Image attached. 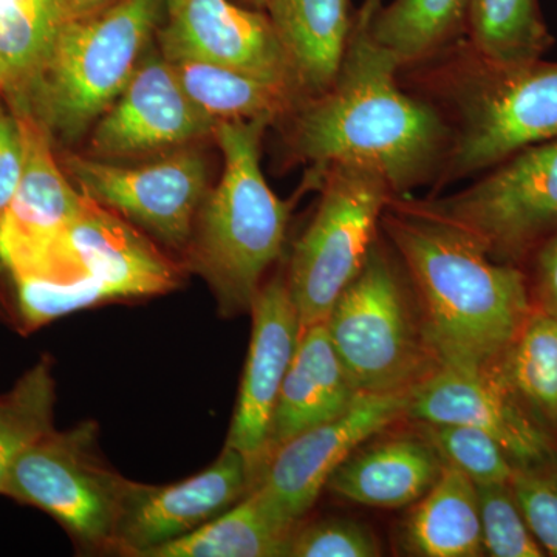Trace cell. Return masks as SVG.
Wrapping results in <instances>:
<instances>
[{
  "mask_svg": "<svg viewBox=\"0 0 557 557\" xmlns=\"http://www.w3.org/2000/svg\"><path fill=\"white\" fill-rule=\"evenodd\" d=\"M381 0L355 14L346 53L332 86L288 113L289 156L314 166L357 164L380 172L398 197L437 182L450 148V127L437 106L399 86L398 61L372 35Z\"/></svg>",
  "mask_w": 557,
  "mask_h": 557,
  "instance_id": "6da1fadb",
  "label": "cell"
},
{
  "mask_svg": "<svg viewBox=\"0 0 557 557\" xmlns=\"http://www.w3.org/2000/svg\"><path fill=\"white\" fill-rule=\"evenodd\" d=\"M381 230L416 298L440 364L485 372L534 311L522 267L496 262L471 234L409 196L388 203Z\"/></svg>",
  "mask_w": 557,
  "mask_h": 557,
  "instance_id": "7a4b0ae2",
  "label": "cell"
},
{
  "mask_svg": "<svg viewBox=\"0 0 557 557\" xmlns=\"http://www.w3.org/2000/svg\"><path fill=\"white\" fill-rule=\"evenodd\" d=\"M408 70L453 134L437 190L557 137V62L497 64L461 39Z\"/></svg>",
  "mask_w": 557,
  "mask_h": 557,
  "instance_id": "3957f363",
  "label": "cell"
},
{
  "mask_svg": "<svg viewBox=\"0 0 557 557\" xmlns=\"http://www.w3.org/2000/svg\"><path fill=\"white\" fill-rule=\"evenodd\" d=\"M271 124V119L222 121L212 135L225 161L223 175L205 197L186 249L225 317L251 310L287 236L293 203L278 199L260 166Z\"/></svg>",
  "mask_w": 557,
  "mask_h": 557,
  "instance_id": "277c9868",
  "label": "cell"
},
{
  "mask_svg": "<svg viewBox=\"0 0 557 557\" xmlns=\"http://www.w3.org/2000/svg\"><path fill=\"white\" fill-rule=\"evenodd\" d=\"M164 16L166 0H115L65 21L14 109L28 110L51 138L76 141L120 97Z\"/></svg>",
  "mask_w": 557,
  "mask_h": 557,
  "instance_id": "5b68a950",
  "label": "cell"
},
{
  "mask_svg": "<svg viewBox=\"0 0 557 557\" xmlns=\"http://www.w3.org/2000/svg\"><path fill=\"white\" fill-rule=\"evenodd\" d=\"M324 322L361 394L412 391L442 366L429 347L408 276L380 237Z\"/></svg>",
  "mask_w": 557,
  "mask_h": 557,
  "instance_id": "8992f818",
  "label": "cell"
},
{
  "mask_svg": "<svg viewBox=\"0 0 557 557\" xmlns=\"http://www.w3.org/2000/svg\"><path fill=\"white\" fill-rule=\"evenodd\" d=\"M321 177V200L296 242L288 287L302 329L324 322L341 293L358 276L380 237L381 218L398 197L380 172L332 164Z\"/></svg>",
  "mask_w": 557,
  "mask_h": 557,
  "instance_id": "52a82bcc",
  "label": "cell"
},
{
  "mask_svg": "<svg viewBox=\"0 0 557 557\" xmlns=\"http://www.w3.org/2000/svg\"><path fill=\"white\" fill-rule=\"evenodd\" d=\"M131 485L102 460L97 424L83 423L40 437L11 467L0 494L49 512L84 545L113 549Z\"/></svg>",
  "mask_w": 557,
  "mask_h": 557,
  "instance_id": "ba28073f",
  "label": "cell"
},
{
  "mask_svg": "<svg viewBox=\"0 0 557 557\" xmlns=\"http://www.w3.org/2000/svg\"><path fill=\"white\" fill-rule=\"evenodd\" d=\"M417 201L471 234L491 259L522 267L557 231V137L520 150L468 188Z\"/></svg>",
  "mask_w": 557,
  "mask_h": 557,
  "instance_id": "9c48e42d",
  "label": "cell"
},
{
  "mask_svg": "<svg viewBox=\"0 0 557 557\" xmlns=\"http://www.w3.org/2000/svg\"><path fill=\"white\" fill-rule=\"evenodd\" d=\"M64 170L87 199L148 231L168 247L188 248L209 193L207 160L193 145L138 166L67 156Z\"/></svg>",
  "mask_w": 557,
  "mask_h": 557,
  "instance_id": "30bf717a",
  "label": "cell"
},
{
  "mask_svg": "<svg viewBox=\"0 0 557 557\" xmlns=\"http://www.w3.org/2000/svg\"><path fill=\"white\" fill-rule=\"evenodd\" d=\"M409 392L359 395L343 416L307 429L278 446L267 458L252 490L282 519L300 523L333 472L362 443L408 417Z\"/></svg>",
  "mask_w": 557,
  "mask_h": 557,
  "instance_id": "8fae6325",
  "label": "cell"
},
{
  "mask_svg": "<svg viewBox=\"0 0 557 557\" xmlns=\"http://www.w3.org/2000/svg\"><path fill=\"white\" fill-rule=\"evenodd\" d=\"M30 277L89 278L106 299L115 300L171 292L182 273L129 220L86 197L42 269Z\"/></svg>",
  "mask_w": 557,
  "mask_h": 557,
  "instance_id": "7c38bea8",
  "label": "cell"
},
{
  "mask_svg": "<svg viewBox=\"0 0 557 557\" xmlns=\"http://www.w3.org/2000/svg\"><path fill=\"white\" fill-rule=\"evenodd\" d=\"M218 121L201 113L161 51L146 50L129 83L95 123L91 157L134 159L212 137Z\"/></svg>",
  "mask_w": 557,
  "mask_h": 557,
  "instance_id": "4fadbf2b",
  "label": "cell"
},
{
  "mask_svg": "<svg viewBox=\"0 0 557 557\" xmlns=\"http://www.w3.org/2000/svg\"><path fill=\"white\" fill-rule=\"evenodd\" d=\"M408 418L418 423L463 424L498 443L516 469L557 467V443L518 399L485 372L440 366L409 392Z\"/></svg>",
  "mask_w": 557,
  "mask_h": 557,
  "instance_id": "5bb4252c",
  "label": "cell"
},
{
  "mask_svg": "<svg viewBox=\"0 0 557 557\" xmlns=\"http://www.w3.org/2000/svg\"><path fill=\"white\" fill-rule=\"evenodd\" d=\"M156 38L166 60L226 65L287 86L298 97L287 57L263 11L242 9L230 0H166Z\"/></svg>",
  "mask_w": 557,
  "mask_h": 557,
  "instance_id": "9a60e30c",
  "label": "cell"
},
{
  "mask_svg": "<svg viewBox=\"0 0 557 557\" xmlns=\"http://www.w3.org/2000/svg\"><path fill=\"white\" fill-rule=\"evenodd\" d=\"M255 474L240 450L225 446L218 460L194 478L168 486L132 482L113 549L146 556L150 549L186 536L247 496Z\"/></svg>",
  "mask_w": 557,
  "mask_h": 557,
  "instance_id": "2e32d148",
  "label": "cell"
},
{
  "mask_svg": "<svg viewBox=\"0 0 557 557\" xmlns=\"http://www.w3.org/2000/svg\"><path fill=\"white\" fill-rule=\"evenodd\" d=\"M14 112L24 134V172L0 218V265L11 278L38 273L86 200L58 166L46 127L28 110Z\"/></svg>",
  "mask_w": 557,
  "mask_h": 557,
  "instance_id": "e0dca14e",
  "label": "cell"
},
{
  "mask_svg": "<svg viewBox=\"0 0 557 557\" xmlns=\"http://www.w3.org/2000/svg\"><path fill=\"white\" fill-rule=\"evenodd\" d=\"M249 313L251 343L226 446L248 458L256 483L278 391L298 348L302 325L287 277L276 276L263 284Z\"/></svg>",
  "mask_w": 557,
  "mask_h": 557,
  "instance_id": "ac0fdd59",
  "label": "cell"
},
{
  "mask_svg": "<svg viewBox=\"0 0 557 557\" xmlns=\"http://www.w3.org/2000/svg\"><path fill=\"white\" fill-rule=\"evenodd\" d=\"M359 395L361 392L351 383L330 339L325 322L302 329L271 417L263 463L278 446L300 432L343 416Z\"/></svg>",
  "mask_w": 557,
  "mask_h": 557,
  "instance_id": "d6986e66",
  "label": "cell"
},
{
  "mask_svg": "<svg viewBox=\"0 0 557 557\" xmlns=\"http://www.w3.org/2000/svg\"><path fill=\"white\" fill-rule=\"evenodd\" d=\"M265 11L287 57L299 102L327 91L354 27L350 0H269Z\"/></svg>",
  "mask_w": 557,
  "mask_h": 557,
  "instance_id": "ffe728a7",
  "label": "cell"
},
{
  "mask_svg": "<svg viewBox=\"0 0 557 557\" xmlns=\"http://www.w3.org/2000/svg\"><path fill=\"white\" fill-rule=\"evenodd\" d=\"M443 467L426 438L406 435L358 448L333 472L325 487L364 507L405 508L434 486Z\"/></svg>",
  "mask_w": 557,
  "mask_h": 557,
  "instance_id": "44dd1931",
  "label": "cell"
},
{
  "mask_svg": "<svg viewBox=\"0 0 557 557\" xmlns=\"http://www.w3.org/2000/svg\"><path fill=\"white\" fill-rule=\"evenodd\" d=\"M403 544L413 556H485L475 483L445 465L437 482L409 516Z\"/></svg>",
  "mask_w": 557,
  "mask_h": 557,
  "instance_id": "7402d4cb",
  "label": "cell"
},
{
  "mask_svg": "<svg viewBox=\"0 0 557 557\" xmlns=\"http://www.w3.org/2000/svg\"><path fill=\"white\" fill-rule=\"evenodd\" d=\"M299 523L282 519L256 490L193 533L146 557H282Z\"/></svg>",
  "mask_w": 557,
  "mask_h": 557,
  "instance_id": "603a6c76",
  "label": "cell"
},
{
  "mask_svg": "<svg viewBox=\"0 0 557 557\" xmlns=\"http://www.w3.org/2000/svg\"><path fill=\"white\" fill-rule=\"evenodd\" d=\"M166 61L193 104L218 123L255 119L276 123L299 102L289 87L240 70L189 58Z\"/></svg>",
  "mask_w": 557,
  "mask_h": 557,
  "instance_id": "cb8c5ba5",
  "label": "cell"
},
{
  "mask_svg": "<svg viewBox=\"0 0 557 557\" xmlns=\"http://www.w3.org/2000/svg\"><path fill=\"white\" fill-rule=\"evenodd\" d=\"M472 0H394L373 14L372 35L398 61L417 67L463 39Z\"/></svg>",
  "mask_w": 557,
  "mask_h": 557,
  "instance_id": "d4e9b609",
  "label": "cell"
},
{
  "mask_svg": "<svg viewBox=\"0 0 557 557\" xmlns=\"http://www.w3.org/2000/svg\"><path fill=\"white\" fill-rule=\"evenodd\" d=\"M487 370L542 426L557 428V318L534 310Z\"/></svg>",
  "mask_w": 557,
  "mask_h": 557,
  "instance_id": "484cf974",
  "label": "cell"
},
{
  "mask_svg": "<svg viewBox=\"0 0 557 557\" xmlns=\"http://www.w3.org/2000/svg\"><path fill=\"white\" fill-rule=\"evenodd\" d=\"M467 40L479 57L497 64L542 60L555 46L539 0H472Z\"/></svg>",
  "mask_w": 557,
  "mask_h": 557,
  "instance_id": "4316f807",
  "label": "cell"
},
{
  "mask_svg": "<svg viewBox=\"0 0 557 557\" xmlns=\"http://www.w3.org/2000/svg\"><path fill=\"white\" fill-rule=\"evenodd\" d=\"M67 20L64 0H0V72L13 100L42 67Z\"/></svg>",
  "mask_w": 557,
  "mask_h": 557,
  "instance_id": "83f0119b",
  "label": "cell"
},
{
  "mask_svg": "<svg viewBox=\"0 0 557 557\" xmlns=\"http://www.w3.org/2000/svg\"><path fill=\"white\" fill-rule=\"evenodd\" d=\"M53 406L54 381L47 359L0 395V491L17 458L53 429Z\"/></svg>",
  "mask_w": 557,
  "mask_h": 557,
  "instance_id": "f1b7e54d",
  "label": "cell"
},
{
  "mask_svg": "<svg viewBox=\"0 0 557 557\" xmlns=\"http://www.w3.org/2000/svg\"><path fill=\"white\" fill-rule=\"evenodd\" d=\"M420 428L443 463L463 472L475 485L511 482L515 465L485 432L450 423H420Z\"/></svg>",
  "mask_w": 557,
  "mask_h": 557,
  "instance_id": "f546056e",
  "label": "cell"
},
{
  "mask_svg": "<svg viewBox=\"0 0 557 557\" xmlns=\"http://www.w3.org/2000/svg\"><path fill=\"white\" fill-rule=\"evenodd\" d=\"M478 486L480 527L485 555L542 557L544 548L531 533L509 483Z\"/></svg>",
  "mask_w": 557,
  "mask_h": 557,
  "instance_id": "4dcf8cb0",
  "label": "cell"
},
{
  "mask_svg": "<svg viewBox=\"0 0 557 557\" xmlns=\"http://www.w3.org/2000/svg\"><path fill=\"white\" fill-rule=\"evenodd\" d=\"M383 555L369 528L348 519H324L296 528L289 557H376ZM287 556V557H288Z\"/></svg>",
  "mask_w": 557,
  "mask_h": 557,
  "instance_id": "1f68e13d",
  "label": "cell"
},
{
  "mask_svg": "<svg viewBox=\"0 0 557 557\" xmlns=\"http://www.w3.org/2000/svg\"><path fill=\"white\" fill-rule=\"evenodd\" d=\"M509 485L545 555L557 557V467L516 469Z\"/></svg>",
  "mask_w": 557,
  "mask_h": 557,
  "instance_id": "d6a6232c",
  "label": "cell"
},
{
  "mask_svg": "<svg viewBox=\"0 0 557 557\" xmlns=\"http://www.w3.org/2000/svg\"><path fill=\"white\" fill-rule=\"evenodd\" d=\"M25 163L24 134L16 112L0 106V218L20 188Z\"/></svg>",
  "mask_w": 557,
  "mask_h": 557,
  "instance_id": "836d02e7",
  "label": "cell"
},
{
  "mask_svg": "<svg viewBox=\"0 0 557 557\" xmlns=\"http://www.w3.org/2000/svg\"><path fill=\"white\" fill-rule=\"evenodd\" d=\"M527 263L534 310L557 318V231L534 249Z\"/></svg>",
  "mask_w": 557,
  "mask_h": 557,
  "instance_id": "e575fe53",
  "label": "cell"
},
{
  "mask_svg": "<svg viewBox=\"0 0 557 557\" xmlns=\"http://www.w3.org/2000/svg\"><path fill=\"white\" fill-rule=\"evenodd\" d=\"M115 0H64L65 10H67L69 20L72 17L86 16L95 11L104 9Z\"/></svg>",
  "mask_w": 557,
  "mask_h": 557,
  "instance_id": "d590c367",
  "label": "cell"
},
{
  "mask_svg": "<svg viewBox=\"0 0 557 557\" xmlns=\"http://www.w3.org/2000/svg\"><path fill=\"white\" fill-rule=\"evenodd\" d=\"M248 5H251L255 10L265 11L269 5V0H244Z\"/></svg>",
  "mask_w": 557,
  "mask_h": 557,
  "instance_id": "8d00e7d4",
  "label": "cell"
},
{
  "mask_svg": "<svg viewBox=\"0 0 557 557\" xmlns=\"http://www.w3.org/2000/svg\"><path fill=\"white\" fill-rule=\"evenodd\" d=\"M3 94H7V79L3 73L0 72V97H2Z\"/></svg>",
  "mask_w": 557,
  "mask_h": 557,
  "instance_id": "74e56055",
  "label": "cell"
}]
</instances>
